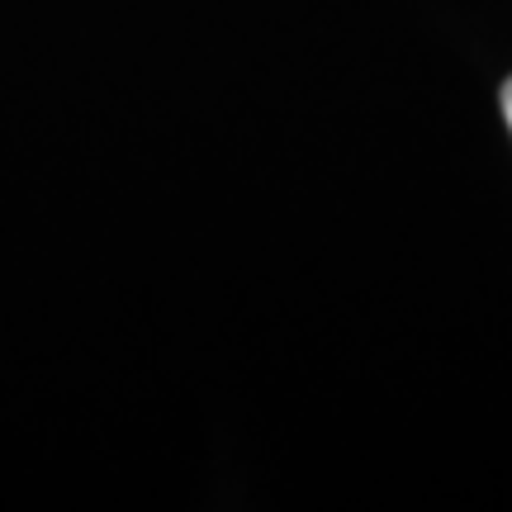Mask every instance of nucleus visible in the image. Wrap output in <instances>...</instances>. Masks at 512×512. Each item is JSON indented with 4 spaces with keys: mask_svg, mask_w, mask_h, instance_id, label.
I'll list each match as a JSON object with an SVG mask.
<instances>
[{
    "mask_svg": "<svg viewBox=\"0 0 512 512\" xmlns=\"http://www.w3.org/2000/svg\"><path fill=\"white\" fill-rule=\"evenodd\" d=\"M498 100H503V119H508V128H512V76L503 81V95H498Z\"/></svg>",
    "mask_w": 512,
    "mask_h": 512,
    "instance_id": "f257e3e1",
    "label": "nucleus"
}]
</instances>
